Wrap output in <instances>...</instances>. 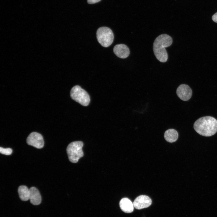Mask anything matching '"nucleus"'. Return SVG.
<instances>
[{"label":"nucleus","instance_id":"obj_9","mask_svg":"<svg viewBox=\"0 0 217 217\" xmlns=\"http://www.w3.org/2000/svg\"><path fill=\"white\" fill-rule=\"evenodd\" d=\"M113 51L117 56L121 58H127L129 55L130 53L128 47L122 44H117L115 46Z\"/></svg>","mask_w":217,"mask_h":217},{"label":"nucleus","instance_id":"obj_8","mask_svg":"<svg viewBox=\"0 0 217 217\" xmlns=\"http://www.w3.org/2000/svg\"><path fill=\"white\" fill-rule=\"evenodd\" d=\"M152 203V200L148 196L142 195L138 196L134 200L133 204L134 207L140 209L149 207Z\"/></svg>","mask_w":217,"mask_h":217},{"label":"nucleus","instance_id":"obj_16","mask_svg":"<svg viewBox=\"0 0 217 217\" xmlns=\"http://www.w3.org/2000/svg\"><path fill=\"white\" fill-rule=\"evenodd\" d=\"M212 19L213 21L217 23V12L212 16Z\"/></svg>","mask_w":217,"mask_h":217},{"label":"nucleus","instance_id":"obj_15","mask_svg":"<svg viewBox=\"0 0 217 217\" xmlns=\"http://www.w3.org/2000/svg\"><path fill=\"white\" fill-rule=\"evenodd\" d=\"M101 0H87V2L89 4H93L99 2Z\"/></svg>","mask_w":217,"mask_h":217},{"label":"nucleus","instance_id":"obj_14","mask_svg":"<svg viewBox=\"0 0 217 217\" xmlns=\"http://www.w3.org/2000/svg\"><path fill=\"white\" fill-rule=\"evenodd\" d=\"M12 150L10 148H4L2 147H0V152L3 154L9 155L11 154Z\"/></svg>","mask_w":217,"mask_h":217},{"label":"nucleus","instance_id":"obj_6","mask_svg":"<svg viewBox=\"0 0 217 217\" xmlns=\"http://www.w3.org/2000/svg\"><path fill=\"white\" fill-rule=\"evenodd\" d=\"M27 144L37 149H41L44 145V141L42 136L36 132L31 133L27 139Z\"/></svg>","mask_w":217,"mask_h":217},{"label":"nucleus","instance_id":"obj_12","mask_svg":"<svg viewBox=\"0 0 217 217\" xmlns=\"http://www.w3.org/2000/svg\"><path fill=\"white\" fill-rule=\"evenodd\" d=\"M178 132L173 129H170L166 130L164 135L165 139L170 143L176 141L178 139Z\"/></svg>","mask_w":217,"mask_h":217},{"label":"nucleus","instance_id":"obj_5","mask_svg":"<svg viewBox=\"0 0 217 217\" xmlns=\"http://www.w3.org/2000/svg\"><path fill=\"white\" fill-rule=\"evenodd\" d=\"M70 95L71 98L84 106H87L90 101L88 93L80 86L76 85L71 89Z\"/></svg>","mask_w":217,"mask_h":217},{"label":"nucleus","instance_id":"obj_13","mask_svg":"<svg viewBox=\"0 0 217 217\" xmlns=\"http://www.w3.org/2000/svg\"><path fill=\"white\" fill-rule=\"evenodd\" d=\"M18 192L20 199L23 201L29 200L30 190L26 186H20L18 189Z\"/></svg>","mask_w":217,"mask_h":217},{"label":"nucleus","instance_id":"obj_3","mask_svg":"<svg viewBox=\"0 0 217 217\" xmlns=\"http://www.w3.org/2000/svg\"><path fill=\"white\" fill-rule=\"evenodd\" d=\"M83 142L74 141L70 143L67 148V152L70 161L74 163L77 162L78 160L83 156L82 150Z\"/></svg>","mask_w":217,"mask_h":217},{"label":"nucleus","instance_id":"obj_2","mask_svg":"<svg viewBox=\"0 0 217 217\" xmlns=\"http://www.w3.org/2000/svg\"><path fill=\"white\" fill-rule=\"evenodd\" d=\"M172 41V38L165 34L159 35L155 40L153 51L156 58L160 62H165L167 61L168 55L165 48L170 46Z\"/></svg>","mask_w":217,"mask_h":217},{"label":"nucleus","instance_id":"obj_4","mask_svg":"<svg viewBox=\"0 0 217 217\" xmlns=\"http://www.w3.org/2000/svg\"><path fill=\"white\" fill-rule=\"evenodd\" d=\"M96 37L98 42L101 46L107 47L113 42L114 36L110 29L104 27H100L97 30Z\"/></svg>","mask_w":217,"mask_h":217},{"label":"nucleus","instance_id":"obj_11","mask_svg":"<svg viewBox=\"0 0 217 217\" xmlns=\"http://www.w3.org/2000/svg\"><path fill=\"white\" fill-rule=\"evenodd\" d=\"M119 205L121 209L124 212L130 213L133 211V204L127 198H124L121 199Z\"/></svg>","mask_w":217,"mask_h":217},{"label":"nucleus","instance_id":"obj_10","mask_svg":"<svg viewBox=\"0 0 217 217\" xmlns=\"http://www.w3.org/2000/svg\"><path fill=\"white\" fill-rule=\"evenodd\" d=\"M29 200L31 203L35 205L40 204L42 198L40 192L38 189L35 187H31L29 189Z\"/></svg>","mask_w":217,"mask_h":217},{"label":"nucleus","instance_id":"obj_7","mask_svg":"<svg viewBox=\"0 0 217 217\" xmlns=\"http://www.w3.org/2000/svg\"><path fill=\"white\" fill-rule=\"evenodd\" d=\"M176 93L180 99L184 101H187L191 97L192 91L189 86L185 84H182L177 88Z\"/></svg>","mask_w":217,"mask_h":217},{"label":"nucleus","instance_id":"obj_1","mask_svg":"<svg viewBox=\"0 0 217 217\" xmlns=\"http://www.w3.org/2000/svg\"><path fill=\"white\" fill-rule=\"evenodd\" d=\"M195 131L199 134L210 137L217 132V120L211 116H204L197 120L193 124Z\"/></svg>","mask_w":217,"mask_h":217}]
</instances>
